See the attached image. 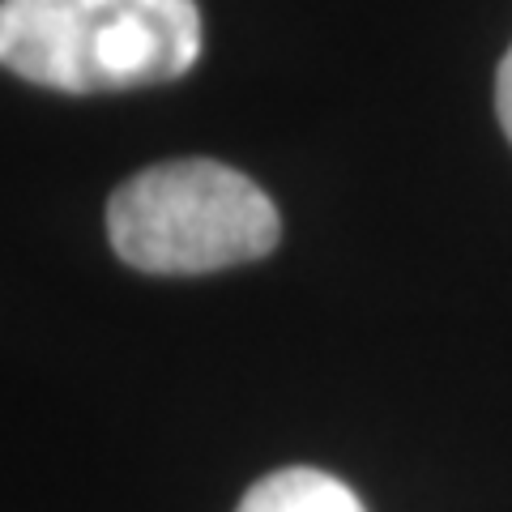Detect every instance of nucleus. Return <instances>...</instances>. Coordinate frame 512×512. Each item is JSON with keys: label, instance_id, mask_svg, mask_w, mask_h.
<instances>
[{"label": "nucleus", "instance_id": "1", "mask_svg": "<svg viewBox=\"0 0 512 512\" xmlns=\"http://www.w3.org/2000/svg\"><path fill=\"white\" fill-rule=\"evenodd\" d=\"M201 56L192 0H0V64L64 94L141 90Z\"/></svg>", "mask_w": 512, "mask_h": 512}, {"label": "nucleus", "instance_id": "2", "mask_svg": "<svg viewBox=\"0 0 512 512\" xmlns=\"http://www.w3.org/2000/svg\"><path fill=\"white\" fill-rule=\"evenodd\" d=\"M107 235L141 274H214L278 248L282 218L244 171L171 158L124 180L107 201Z\"/></svg>", "mask_w": 512, "mask_h": 512}, {"label": "nucleus", "instance_id": "3", "mask_svg": "<svg viewBox=\"0 0 512 512\" xmlns=\"http://www.w3.org/2000/svg\"><path fill=\"white\" fill-rule=\"evenodd\" d=\"M235 512H367L342 478L312 466H286L252 483Z\"/></svg>", "mask_w": 512, "mask_h": 512}, {"label": "nucleus", "instance_id": "4", "mask_svg": "<svg viewBox=\"0 0 512 512\" xmlns=\"http://www.w3.org/2000/svg\"><path fill=\"white\" fill-rule=\"evenodd\" d=\"M495 116H500L504 133L512 141V47H508V56L500 60V73H495Z\"/></svg>", "mask_w": 512, "mask_h": 512}]
</instances>
